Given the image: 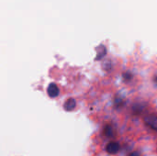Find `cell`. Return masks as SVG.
I'll return each instance as SVG.
<instances>
[{
	"label": "cell",
	"mask_w": 157,
	"mask_h": 156,
	"mask_svg": "<svg viewBox=\"0 0 157 156\" xmlns=\"http://www.w3.org/2000/svg\"><path fill=\"white\" fill-rule=\"evenodd\" d=\"M144 121L151 128H153L154 130H156L157 131V116H154V115L147 116L144 119Z\"/></svg>",
	"instance_id": "6da1fadb"
},
{
	"label": "cell",
	"mask_w": 157,
	"mask_h": 156,
	"mask_svg": "<svg viewBox=\"0 0 157 156\" xmlns=\"http://www.w3.org/2000/svg\"><path fill=\"white\" fill-rule=\"evenodd\" d=\"M47 93L50 97H56L59 95V89L56 85L51 84V85H49V86L47 88Z\"/></svg>",
	"instance_id": "7a4b0ae2"
},
{
	"label": "cell",
	"mask_w": 157,
	"mask_h": 156,
	"mask_svg": "<svg viewBox=\"0 0 157 156\" xmlns=\"http://www.w3.org/2000/svg\"><path fill=\"white\" fill-rule=\"evenodd\" d=\"M120 150V145L118 143H115V142H112V143H109L107 146V152L110 154H115L119 152Z\"/></svg>",
	"instance_id": "3957f363"
},
{
	"label": "cell",
	"mask_w": 157,
	"mask_h": 156,
	"mask_svg": "<svg viewBox=\"0 0 157 156\" xmlns=\"http://www.w3.org/2000/svg\"><path fill=\"white\" fill-rule=\"evenodd\" d=\"M75 106H76L75 100L74 98H69L68 100L65 101V103H64V105H63V108H64L65 110L71 111V110H73V109L75 108Z\"/></svg>",
	"instance_id": "277c9868"
},
{
	"label": "cell",
	"mask_w": 157,
	"mask_h": 156,
	"mask_svg": "<svg viewBox=\"0 0 157 156\" xmlns=\"http://www.w3.org/2000/svg\"><path fill=\"white\" fill-rule=\"evenodd\" d=\"M112 130H111V128L110 127H107L106 129H105V133H106V135H108V136H111L112 135Z\"/></svg>",
	"instance_id": "5b68a950"
},
{
	"label": "cell",
	"mask_w": 157,
	"mask_h": 156,
	"mask_svg": "<svg viewBox=\"0 0 157 156\" xmlns=\"http://www.w3.org/2000/svg\"><path fill=\"white\" fill-rule=\"evenodd\" d=\"M123 77H124L125 79H128V80H130V79L132 78V74H131L130 73H126V74H124Z\"/></svg>",
	"instance_id": "8992f818"
},
{
	"label": "cell",
	"mask_w": 157,
	"mask_h": 156,
	"mask_svg": "<svg viewBox=\"0 0 157 156\" xmlns=\"http://www.w3.org/2000/svg\"><path fill=\"white\" fill-rule=\"evenodd\" d=\"M130 156H141L140 155V154L138 153V152H133V153H132Z\"/></svg>",
	"instance_id": "52a82bcc"
},
{
	"label": "cell",
	"mask_w": 157,
	"mask_h": 156,
	"mask_svg": "<svg viewBox=\"0 0 157 156\" xmlns=\"http://www.w3.org/2000/svg\"><path fill=\"white\" fill-rule=\"evenodd\" d=\"M154 83H155V84L157 86V74L155 75V76H154Z\"/></svg>",
	"instance_id": "ba28073f"
}]
</instances>
